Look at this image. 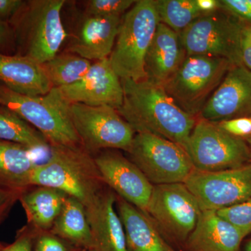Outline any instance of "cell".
<instances>
[{
	"label": "cell",
	"instance_id": "cell-36",
	"mask_svg": "<svg viewBox=\"0 0 251 251\" xmlns=\"http://www.w3.org/2000/svg\"><path fill=\"white\" fill-rule=\"evenodd\" d=\"M198 9L202 14H209L221 9L220 1L218 0H196Z\"/></svg>",
	"mask_w": 251,
	"mask_h": 251
},
{
	"label": "cell",
	"instance_id": "cell-40",
	"mask_svg": "<svg viewBox=\"0 0 251 251\" xmlns=\"http://www.w3.org/2000/svg\"><path fill=\"white\" fill-rule=\"evenodd\" d=\"M2 247H1V244H0V250H1V249H2Z\"/></svg>",
	"mask_w": 251,
	"mask_h": 251
},
{
	"label": "cell",
	"instance_id": "cell-29",
	"mask_svg": "<svg viewBox=\"0 0 251 251\" xmlns=\"http://www.w3.org/2000/svg\"><path fill=\"white\" fill-rule=\"evenodd\" d=\"M217 213L247 237L251 234V198L235 205L220 209Z\"/></svg>",
	"mask_w": 251,
	"mask_h": 251
},
{
	"label": "cell",
	"instance_id": "cell-1",
	"mask_svg": "<svg viewBox=\"0 0 251 251\" xmlns=\"http://www.w3.org/2000/svg\"><path fill=\"white\" fill-rule=\"evenodd\" d=\"M124 98L117 110L135 133L166 138L184 148L197 117L181 110L164 87L148 80H121Z\"/></svg>",
	"mask_w": 251,
	"mask_h": 251
},
{
	"label": "cell",
	"instance_id": "cell-10",
	"mask_svg": "<svg viewBox=\"0 0 251 251\" xmlns=\"http://www.w3.org/2000/svg\"><path fill=\"white\" fill-rule=\"evenodd\" d=\"M65 0H33L22 10L23 41L25 54L39 64L50 60L58 53L67 37L61 11Z\"/></svg>",
	"mask_w": 251,
	"mask_h": 251
},
{
	"label": "cell",
	"instance_id": "cell-24",
	"mask_svg": "<svg viewBox=\"0 0 251 251\" xmlns=\"http://www.w3.org/2000/svg\"><path fill=\"white\" fill-rule=\"evenodd\" d=\"M50 231L82 250L94 249L93 238L85 206L75 198L68 196Z\"/></svg>",
	"mask_w": 251,
	"mask_h": 251
},
{
	"label": "cell",
	"instance_id": "cell-20",
	"mask_svg": "<svg viewBox=\"0 0 251 251\" xmlns=\"http://www.w3.org/2000/svg\"><path fill=\"white\" fill-rule=\"evenodd\" d=\"M0 81L9 90L29 97L45 95L53 87L42 65L24 55L0 54Z\"/></svg>",
	"mask_w": 251,
	"mask_h": 251
},
{
	"label": "cell",
	"instance_id": "cell-38",
	"mask_svg": "<svg viewBox=\"0 0 251 251\" xmlns=\"http://www.w3.org/2000/svg\"><path fill=\"white\" fill-rule=\"evenodd\" d=\"M244 140H245L246 143H247L248 147H249L251 155V135H250L249 137H248V138H245Z\"/></svg>",
	"mask_w": 251,
	"mask_h": 251
},
{
	"label": "cell",
	"instance_id": "cell-41",
	"mask_svg": "<svg viewBox=\"0 0 251 251\" xmlns=\"http://www.w3.org/2000/svg\"><path fill=\"white\" fill-rule=\"evenodd\" d=\"M97 251L94 250V249H92V250H90V251Z\"/></svg>",
	"mask_w": 251,
	"mask_h": 251
},
{
	"label": "cell",
	"instance_id": "cell-39",
	"mask_svg": "<svg viewBox=\"0 0 251 251\" xmlns=\"http://www.w3.org/2000/svg\"><path fill=\"white\" fill-rule=\"evenodd\" d=\"M245 251H251V239H249L245 247Z\"/></svg>",
	"mask_w": 251,
	"mask_h": 251
},
{
	"label": "cell",
	"instance_id": "cell-35",
	"mask_svg": "<svg viewBox=\"0 0 251 251\" xmlns=\"http://www.w3.org/2000/svg\"><path fill=\"white\" fill-rule=\"evenodd\" d=\"M25 2L21 0H0V21L6 22L23 9Z\"/></svg>",
	"mask_w": 251,
	"mask_h": 251
},
{
	"label": "cell",
	"instance_id": "cell-7",
	"mask_svg": "<svg viewBox=\"0 0 251 251\" xmlns=\"http://www.w3.org/2000/svg\"><path fill=\"white\" fill-rule=\"evenodd\" d=\"M242 21L221 8L195 20L180 33V37L188 56L221 57L233 65H242Z\"/></svg>",
	"mask_w": 251,
	"mask_h": 251
},
{
	"label": "cell",
	"instance_id": "cell-18",
	"mask_svg": "<svg viewBox=\"0 0 251 251\" xmlns=\"http://www.w3.org/2000/svg\"><path fill=\"white\" fill-rule=\"evenodd\" d=\"M186 56L179 33L159 23L145 57L146 80L164 85L177 72Z\"/></svg>",
	"mask_w": 251,
	"mask_h": 251
},
{
	"label": "cell",
	"instance_id": "cell-26",
	"mask_svg": "<svg viewBox=\"0 0 251 251\" xmlns=\"http://www.w3.org/2000/svg\"><path fill=\"white\" fill-rule=\"evenodd\" d=\"M92 64L88 59L69 52L57 54L41 65L52 87L62 88L83 78Z\"/></svg>",
	"mask_w": 251,
	"mask_h": 251
},
{
	"label": "cell",
	"instance_id": "cell-37",
	"mask_svg": "<svg viewBox=\"0 0 251 251\" xmlns=\"http://www.w3.org/2000/svg\"><path fill=\"white\" fill-rule=\"evenodd\" d=\"M11 38V31L6 22L0 21V48L9 42Z\"/></svg>",
	"mask_w": 251,
	"mask_h": 251
},
{
	"label": "cell",
	"instance_id": "cell-32",
	"mask_svg": "<svg viewBox=\"0 0 251 251\" xmlns=\"http://www.w3.org/2000/svg\"><path fill=\"white\" fill-rule=\"evenodd\" d=\"M36 231L27 226L18 232L16 240L0 251H34V238Z\"/></svg>",
	"mask_w": 251,
	"mask_h": 251
},
{
	"label": "cell",
	"instance_id": "cell-25",
	"mask_svg": "<svg viewBox=\"0 0 251 251\" xmlns=\"http://www.w3.org/2000/svg\"><path fill=\"white\" fill-rule=\"evenodd\" d=\"M0 140L23 145L32 151L49 152L50 148L39 130L6 108L0 109Z\"/></svg>",
	"mask_w": 251,
	"mask_h": 251
},
{
	"label": "cell",
	"instance_id": "cell-31",
	"mask_svg": "<svg viewBox=\"0 0 251 251\" xmlns=\"http://www.w3.org/2000/svg\"><path fill=\"white\" fill-rule=\"evenodd\" d=\"M215 123L221 129L236 138L245 139L251 135V117H238Z\"/></svg>",
	"mask_w": 251,
	"mask_h": 251
},
{
	"label": "cell",
	"instance_id": "cell-23",
	"mask_svg": "<svg viewBox=\"0 0 251 251\" xmlns=\"http://www.w3.org/2000/svg\"><path fill=\"white\" fill-rule=\"evenodd\" d=\"M32 151L18 145L0 140V186L26 191L37 166Z\"/></svg>",
	"mask_w": 251,
	"mask_h": 251
},
{
	"label": "cell",
	"instance_id": "cell-15",
	"mask_svg": "<svg viewBox=\"0 0 251 251\" xmlns=\"http://www.w3.org/2000/svg\"><path fill=\"white\" fill-rule=\"evenodd\" d=\"M60 89L72 103L90 106L108 105L118 110L123 103L121 79L112 69L109 58L97 61L83 78Z\"/></svg>",
	"mask_w": 251,
	"mask_h": 251
},
{
	"label": "cell",
	"instance_id": "cell-22",
	"mask_svg": "<svg viewBox=\"0 0 251 251\" xmlns=\"http://www.w3.org/2000/svg\"><path fill=\"white\" fill-rule=\"evenodd\" d=\"M68 197L55 188L31 186L21 195L27 226L36 231H50L58 217Z\"/></svg>",
	"mask_w": 251,
	"mask_h": 251
},
{
	"label": "cell",
	"instance_id": "cell-33",
	"mask_svg": "<svg viewBox=\"0 0 251 251\" xmlns=\"http://www.w3.org/2000/svg\"><path fill=\"white\" fill-rule=\"evenodd\" d=\"M24 191L0 186V224L9 214L15 203L19 201Z\"/></svg>",
	"mask_w": 251,
	"mask_h": 251
},
{
	"label": "cell",
	"instance_id": "cell-8",
	"mask_svg": "<svg viewBox=\"0 0 251 251\" xmlns=\"http://www.w3.org/2000/svg\"><path fill=\"white\" fill-rule=\"evenodd\" d=\"M127 153L153 185L184 183L195 170L182 147L150 133H135Z\"/></svg>",
	"mask_w": 251,
	"mask_h": 251
},
{
	"label": "cell",
	"instance_id": "cell-17",
	"mask_svg": "<svg viewBox=\"0 0 251 251\" xmlns=\"http://www.w3.org/2000/svg\"><path fill=\"white\" fill-rule=\"evenodd\" d=\"M123 16L98 17L85 14L71 41L69 52L90 61L109 58Z\"/></svg>",
	"mask_w": 251,
	"mask_h": 251
},
{
	"label": "cell",
	"instance_id": "cell-28",
	"mask_svg": "<svg viewBox=\"0 0 251 251\" xmlns=\"http://www.w3.org/2000/svg\"><path fill=\"white\" fill-rule=\"evenodd\" d=\"M135 2L134 0H90L85 3V14L98 17L122 16Z\"/></svg>",
	"mask_w": 251,
	"mask_h": 251
},
{
	"label": "cell",
	"instance_id": "cell-6",
	"mask_svg": "<svg viewBox=\"0 0 251 251\" xmlns=\"http://www.w3.org/2000/svg\"><path fill=\"white\" fill-rule=\"evenodd\" d=\"M194 169L219 172L244 166L251 162L245 140L221 129L215 122L198 117L184 148Z\"/></svg>",
	"mask_w": 251,
	"mask_h": 251
},
{
	"label": "cell",
	"instance_id": "cell-34",
	"mask_svg": "<svg viewBox=\"0 0 251 251\" xmlns=\"http://www.w3.org/2000/svg\"><path fill=\"white\" fill-rule=\"evenodd\" d=\"M242 64L251 71V26L243 23L240 37Z\"/></svg>",
	"mask_w": 251,
	"mask_h": 251
},
{
	"label": "cell",
	"instance_id": "cell-3",
	"mask_svg": "<svg viewBox=\"0 0 251 251\" xmlns=\"http://www.w3.org/2000/svg\"><path fill=\"white\" fill-rule=\"evenodd\" d=\"M72 104L58 87L45 95L29 97L0 84V105L39 130L50 146L82 145L73 125Z\"/></svg>",
	"mask_w": 251,
	"mask_h": 251
},
{
	"label": "cell",
	"instance_id": "cell-2",
	"mask_svg": "<svg viewBox=\"0 0 251 251\" xmlns=\"http://www.w3.org/2000/svg\"><path fill=\"white\" fill-rule=\"evenodd\" d=\"M31 186L55 188L84 206L106 187L94 156L82 145L50 146L47 160L38 163Z\"/></svg>",
	"mask_w": 251,
	"mask_h": 251
},
{
	"label": "cell",
	"instance_id": "cell-16",
	"mask_svg": "<svg viewBox=\"0 0 251 251\" xmlns=\"http://www.w3.org/2000/svg\"><path fill=\"white\" fill-rule=\"evenodd\" d=\"M117 195L105 187L86 204V214L97 251H126L125 229L116 209Z\"/></svg>",
	"mask_w": 251,
	"mask_h": 251
},
{
	"label": "cell",
	"instance_id": "cell-14",
	"mask_svg": "<svg viewBox=\"0 0 251 251\" xmlns=\"http://www.w3.org/2000/svg\"><path fill=\"white\" fill-rule=\"evenodd\" d=\"M245 117H251V71L232 65L198 117L219 122Z\"/></svg>",
	"mask_w": 251,
	"mask_h": 251
},
{
	"label": "cell",
	"instance_id": "cell-5",
	"mask_svg": "<svg viewBox=\"0 0 251 251\" xmlns=\"http://www.w3.org/2000/svg\"><path fill=\"white\" fill-rule=\"evenodd\" d=\"M232 65L221 57L187 55L163 87L181 110L199 117L208 99Z\"/></svg>",
	"mask_w": 251,
	"mask_h": 251
},
{
	"label": "cell",
	"instance_id": "cell-13",
	"mask_svg": "<svg viewBox=\"0 0 251 251\" xmlns=\"http://www.w3.org/2000/svg\"><path fill=\"white\" fill-rule=\"evenodd\" d=\"M94 158L107 187L146 214L153 185L139 168L116 150L100 151Z\"/></svg>",
	"mask_w": 251,
	"mask_h": 251
},
{
	"label": "cell",
	"instance_id": "cell-27",
	"mask_svg": "<svg viewBox=\"0 0 251 251\" xmlns=\"http://www.w3.org/2000/svg\"><path fill=\"white\" fill-rule=\"evenodd\" d=\"M160 23L180 33L202 16L196 0H154Z\"/></svg>",
	"mask_w": 251,
	"mask_h": 251
},
{
	"label": "cell",
	"instance_id": "cell-12",
	"mask_svg": "<svg viewBox=\"0 0 251 251\" xmlns=\"http://www.w3.org/2000/svg\"><path fill=\"white\" fill-rule=\"evenodd\" d=\"M184 184L202 211H217L235 205L251 198V162L213 173L194 170Z\"/></svg>",
	"mask_w": 251,
	"mask_h": 251
},
{
	"label": "cell",
	"instance_id": "cell-4",
	"mask_svg": "<svg viewBox=\"0 0 251 251\" xmlns=\"http://www.w3.org/2000/svg\"><path fill=\"white\" fill-rule=\"evenodd\" d=\"M160 21L154 0H139L122 18L110 64L121 80H146L145 57Z\"/></svg>",
	"mask_w": 251,
	"mask_h": 251
},
{
	"label": "cell",
	"instance_id": "cell-19",
	"mask_svg": "<svg viewBox=\"0 0 251 251\" xmlns=\"http://www.w3.org/2000/svg\"><path fill=\"white\" fill-rule=\"evenodd\" d=\"M245 237L217 211L206 210L201 211L196 227L185 242L188 251H239Z\"/></svg>",
	"mask_w": 251,
	"mask_h": 251
},
{
	"label": "cell",
	"instance_id": "cell-11",
	"mask_svg": "<svg viewBox=\"0 0 251 251\" xmlns=\"http://www.w3.org/2000/svg\"><path fill=\"white\" fill-rule=\"evenodd\" d=\"M197 200L184 183L153 185L146 214L167 234L186 242L201 214Z\"/></svg>",
	"mask_w": 251,
	"mask_h": 251
},
{
	"label": "cell",
	"instance_id": "cell-9",
	"mask_svg": "<svg viewBox=\"0 0 251 251\" xmlns=\"http://www.w3.org/2000/svg\"><path fill=\"white\" fill-rule=\"evenodd\" d=\"M71 114L81 145L92 156L107 150H129L135 133L117 109L75 103Z\"/></svg>",
	"mask_w": 251,
	"mask_h": 251
},
{
	"label": "cell",
	"instance_id": "cell-30",
	"mask_svg": "<svg viewBox=\"0 0 251 251\" xmlns=\"http://www.w3.org/2000/svg\"><path fill=\"white\" fill-rule=\"evenodd\" d=\"M34 251H85L74 247L50 231H36L34 238Z\"/></svg>",
	"mask_w": 251,
	"mask_h": 251
},
{
	"label": "cell",
	"instance_id": "cell-21",
	"mask_svg": "<svg viewBox=\"0 0 251 251\" xmlns=\"http://www.w3.org/2000/svg\"><path fill=\"white\" fill-rule=\"evenodd\" d=\"M116 209L125 229L126 251H175L144 211L117 196Z\"/></svg>",
	"mask_w": 251,
	"mask_h": 251
}]
</instances>
